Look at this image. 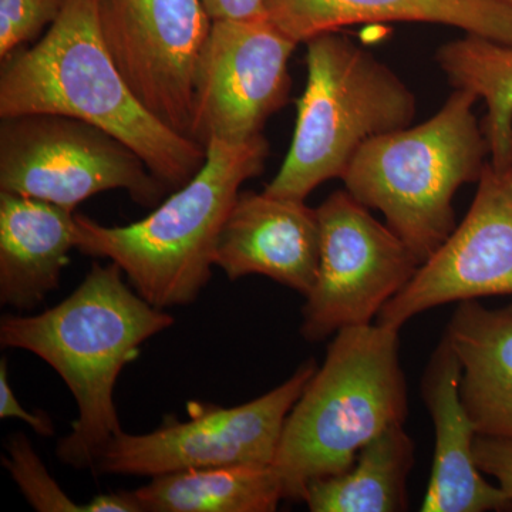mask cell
Listing matches in <instances>:
<instances>
[{
  "label": "cell",
  "mask_w": 512,
  "mask_h": 512,
  "mask_svg": "<svg viewBox=\"0 0 512 512\" xmlns=\"http://www.w3.org/2000/svg\"><path fill=\"white\" fill-rule=\"evenodd\" d=\"M25 114H57L106 131L170 190L207 160L204 144L157 119L128 86L101 35L97 0H67L35 46L3 60L0 119Z\"/></svg>",
  "instance_id": "6da1fadb"
},
{
  "label": "cell",
  "mask_w": 512,
  "mask_h": 512,
  "mask_svg": "<svg viewBox=\"0 0 512 512\" xmlns=\"http://www.w3.org/2000/svg\"><path fill=\"white\" fill-rule=\"evenodd\" d=\"M174 325L128 284L119 266L93 264L82 284L37 315H5L0 345L22 349L56 370L76 400L79 416L56 448L66 466L94 468L101 451L119 436L114 387L121 370L148 339Z\"/></svg>",
  "instance_id": "7a4b0ae2"
},
{
  "label": "cell",
  "mask_w": 512,
  "mask_h": 512,
  "mask_svg": "<svg viewBox=\"0 0 512 512\" xmlns=\"http://www.w3.org/2000/svg\"><path fill=\"white\" fill-rule=\"evenodd\" d=\"M205 147L201 170L143 220L107 227L76 214L74 249L114 262L134 291L160 309L197 301L242 184L264 171L269 154L262 134L244 143L210 140Z\"/></svg>",
  "instance_id": "3957f363"
},
{
  "label": "cell",
  "mask_w": 512,
  "mask_h": 512,
  "mask_svg": "<svg viewBox=\"0 0 512 512\" xmlns=\"http://www.w3.org/2000/svg\"><path fill=\"white\" fill-rule=\"evenodd\" d=\"M399 333L376 322L333 336L282 431L274 468L284 500L303 501L313 480L348 470L369 441L407 420Z\"/></svg>",
  "instance_id": "277c9868"
},
{
  "label": "cell",
  "mask_w": 512,
  "mask_h": 512,
  "mask_svg": "<svg viewBox=\"0 0 512 512\" xmlns=\"http://www.w3.org/2000/svg\"><path fill=\"white\" fill-rule=\"evenodd\" d=\"M480 100L454 89L431 119L372 138L343 174L345 190L386 225L421 264L457 227L454 197L478 183L490 147L474 106Z\"/></svg>",
  "instance_id": "5b68a950"
},
{
  "label": "cell",
  "mask_w": 512,
  "mask_h": 512,
  "mask_svg": "<svg viewBox=\"0 0 512 512\" xmlns=\"http://www.w3.org/2000/svg\"><path fill=\"white\" fill-rule=\"evenodd\" d=\"M306 45L308 82L298 101L292 144L264 191L305 201L346 173L367 141L412 124L416 96L387 64L339 32Z\"/></svg>",
  "instance_id": "8992f818"
},
{
  "label": "cell",
  "mask_w": 512,
  "mask_h": 512,
  "mask_svg": "<svg viewBox=\"0 0 512 512\" xmlns=\"http://www.w3.org/2000/svg\"><path fill=\"white\" fill-rule=\"evenodd\" d=\"M316 370L309 359L286 382L251 402L234 407L190 402L187 421L167 416L151 433L121 431L93 470L153 478L194 468L274 466L285 421Z\"/></svg>",
  "instance_id": "52a82bcc"
},
{
  "label": "cell",
  "mask_w": 512,
  "mask_h": 512,
  "mask_svg": "<svg viewBox=\"0 0 512 512\" xmlns=\"http://www.w3.org/2000/svg\"><path fill=\"white\" fill-rule=\"evenodd\" d=\"M111 190L154 207L170 188L130 147L92 124L57 114L2 119L0 191L74 210Z\"/></svg>",
  "instance_id": "ba28073f"
},
{
  "label": "cell",
  "mask_w": 512,
  "mask_h": 512,
  "mask_svg": "<svg viewBox=\"0 0 512 512\" xmlns=\"http://www.w3.org/2000/svg\"><path fill=\"white\" fill-rule=\"evenodd\" d=\"M316 211L319 268L301 323L302 338L312 343L373 323L421 265L412 249L348 191L332 192Z\"/></svg>",
  "instance_id": "9c48e42d"
},
{
  "label": "cell",
  "mask_w": 512,
  "mask_h": 512,
  "mask_svg": "<svg viewBox=\"0 0 512 512\" xmlns=\"http://www.w3.org/2000/svg\"><path fill=\"white\" fill-rule=\"evenodd\" d=\"M97 9L107 49L138 100L191 137L198 64L214 22L202 0H97Z\"/></svg>",
  "instance_id": "30bf717a"
},
{
  "label": "cell",
  "mask_w": 512,
  "mask_h": 512,
  "mask_svg": "<svg viewBox=\"0 0 512 512\" xmlns=\"http://www.w3.org/2000/svg\"><path fill=\"white\" fill-rule=\"evenodd\" d=\"M298 45L266 16L214 20L198 64L191 137L205 146L261 136L288 103V64Z\"/></svg>",
  "instance_id": "8fae6325"
},
{
  "label": "cell",
  "mask_w": 512,
  "mask_h": 512,
  "mask_svg": "<svg viewBox=\"0 0 512 512\" xmlns=\"http://www.w3.org/2000/svg\"><path fill=\"white\" fill-rule=\"evenodd\" d=\"M505 295H512V161L488 160L464 220L376 322L402 329L437 306Z\"/></svg>",
  "instance_id": "7c38bea8"
},
{
  "label": "cell",
  "mask_w": 512,
  "mask_h": 512,
  "mask_svg": "<svg viewBox=\"0 0 512 512\" xmlns=\"http://www.w3.org/2000/svg\"><path fill=\"white\" fill-rule=\"evenodd\" d=\"M320 225L305 201L241 191L218 239L215 266L229 281L261 275L306 296L318 275Z\"/></svg>",
  "instance_id": "4fadbf2b"
},
{
  "label": "cell",
  "mask_w": 512,
  "mask_h": 512,
  "mask_svg": "<svg viewBox=\"0 0 512 512\" xmlns=\"http://www.w3.org/2000/svg\"><path fill=\"white\" fill-rule=\"evenodd\" d=\"M461 366L443 335L421 377V397L434 426V457L420 511L512 510V500L488 483L474 457L478 436L460 396Z\"/></svg>",
  "instance_id": "5bb4252c"
},
{
  "label": "cell",
  "mask_w": 512,
  "mask_h": 512,
  "mask_svg": "<svg viewBox=\"0 0 512 512\" xmlns=\"http://www.w3.org/2000/svg\"><path fill=\"white\" fill-rule=\"evenodd\" d=\"M265 13L298 43L362 23L416 22L512 46V6L503 0H266Z\"/></svg>",
  "instance_id": "9a60e30c"
},
{
  "label": "cell",
  "mask_w": 512,
  "mask_h": 512,
  "mask_svg": "<svg viewBox=\"0 0 512 512\" xmlns=\"http://www.w3.org/2000/svg\"><path fill=\"white\" fill-rule=\"evenodd\" d=\"M76 248V212L0 191V303L29 312L60 285Z\"/></svg>",
  "instance_id": "2e32d148"
},
{
  "label": "cell",
  "mask_w": 512,
  "mask_h": 512,
  "mask_svg": "<svg viewBox=\"0 0 512 512\" xmlns=\"http://www.w3.org/2000/svg\"><path fill=\"white\" fill-rule=\"evenodd\" d=\"M461 366L460 396L480 436L512 439V302L457 303L446 328Z\"/></svg>",
  "instance_id": "e0dca14e"
},
{
  "label": "cell",
  "mask_w": 512,
  "mask_h": 512,
  "mask_svg": "<svg viewBox=\"0 0 512 512\" xmlns=\"http://www.w3.org/2000/svg\"><path fill=\"white\" fill-rule=\"evenodd\" d=\"M414 463V441L404 424H396L369 441L348 470L313 480L303 503L312 512L407 511Z\"/></svg>",
  "instance_id": "ac0fdd59"
},
{
  "label": "cell",
  "mask_w": 512,
  "mask_h": 512,
  "mask_svg": "<svg viewBox=\"0 0 512 512\" xmlns=\"http://www.w3.org/2000/svg\"><path fill=\"white\" fill-rule=\"evenodd\" d=\"M143 512H272L284 500L274 466L194 468L134 490Z\"/></svg>",
  "instance_id": "d6986e66"
},
{
  "label": "cell",
  "mask_w": 512,
  "mask_h": 512,
  "mask_svg": "<svg viewBox=\"0 0 512 512\" xmlns=\"http://www.w3.org/2000/svg\"><path fill=\"white\" fill-rule=\"evenodd\" d=\"M441 72L454 89L467 90L483 100V131L490 161L497 167L512 161V46L468 35L439 47Z\"/></svg>",
  "instance_id": "ffe728a7"
},
{
  "label": "cell",
  "mask_w": 512,
  "mask_h": 512,
  "mask_svg": "<svg viewBox=\"0 0 512 512\" xmlns=\"http://www.w3.org/2000/svg\"><path fill=\"white\" fill-rule=\"evenodd\" d=\"M8 456L3 466L18 484L20 493L39 512H84V505L77 504L50 476L37 456L35 448L23 433H15L6 441Z\"/></svg>",
  "instance_id": "44dd1931"
},
{
  "label": "cell",
  "mask_w": 512,
  "mask_h": 512,
  "mask_svg": "<svg viewBox=\"0 0 512 512\" xmlns=\"http://www.w3.org/2000/svg\"><path fill=\"white\" fill-rule=\"evenodd\" d=\"M67 0H0V59L32 42L59 18Z\"/></svg>",
  "instance_id": "7402d4cb"
},
{
  "label": "cell",
  "mask_w": 512,
  "mask_h": 512,
  "mask_svg": "<svg viewBox=\"0 0 512 512\" xmlns=\"http://www.w3.org/2000/svg\"><path fill=\"white\" fill-rule=\"evenodd\" d=\"M474 457L481 473L493 477L498 487L512 500V439L478 434Z\"/></svg>",
  "instance_id": "603a6c76"
},
{
  "label": "cell",
  "mask_w": 512,
  "mask_h": 512,
  "mask_svg": "<svg viewBox=\"0 0 512 512\" xmlns=\"http://www.w3.org/2000/svg\"><path fill=\"white\" fill-rule=\"evenodd\" d=\"M0 417L25 421L39 436L50 437L55 434L53 421L46 413H30L23 409L18 397L10 387L6 357H2V362H0Z\"/></svg>",
  "instance_id": "cb8c5ba5"
},
{
  "label": "cell",
  "mask_w": 512,
  "mask_h": 512,
  "mask_svg": "<svg viewBox=\"0 0 512 512\" xmlns=\"http://www.w3.org/2000/svg\"><path fill=\"white\" fill-rule=\"evenodd\" d=\"M266 0H202L212 20L264 18Z\"/></svg>",
  "instance_id": "d4e9b609"
},
{
  "label": "cell",
  "mask_w": 512,
  "mask_h": 512,
  "mask_svg": "<svg viewBox=\"0 0 512 512\" xmlns=\"http://www.w3.org/2000/svg\"><path fill=\"white\" fill-rule=\"evenodd\" d=\"M83 505L84 512H143L134 491L94 495L89 503Z\"/></svg>",
  "instance_id": "484cf974"
},
{
  "label": "cell",
  "mask_w": 512,
  "mask_h": 512,
  "mask_svg": "<svg viewBox=\"0 0 512 512\" xmlns=\"http://www.w3.org/2000/svg\"><path fill=\"white\" fill-rule=\"evenodd\" d=\"M503 2L508 3V5L512 6V0H503Z\"/></svg>",
  "instance_id": "4316f807"
}]
</instances>
